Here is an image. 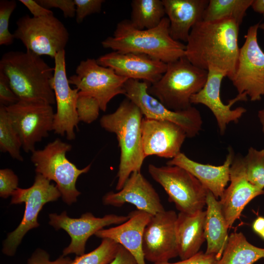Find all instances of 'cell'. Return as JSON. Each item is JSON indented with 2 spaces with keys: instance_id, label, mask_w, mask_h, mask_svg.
I'll return each mask as SVG.
<instances>
[{
  "instance_id": "cell-18",
  "label": "cell",
  "mask_w": 264,
  "mask_h": 264,
  "mask_svg": "<svg viewBox=\"0 0 264 264\" xmlns=\"http://www.w3.org/2000/svg\"><path fill=\"white\" fill-rule=\"evenodd\" d=\"M101 66L112 68L128 79L143 80L152 84L158 81L167 69V64L148 55L113 51L100 56Z\"/></svg>"
},
{
  "instance_id": "cell-39",
  "label": "cell",
  "mask_w": 264,
  "mask_h": 264,
  "mask_svg": "<svg viewBox=\"0 0 264 264\" xmlns=\"http://www.w3.org/2000/svg\"><path fill=\"white\" fill-rule=\"evenodd\" d=\"M73 260L62 255L55 261H50L49 254L45 250L38 248L28 259L27 264H71Z\"/></svg>"
},
{
  "instance_id": "cell-22",
  "label": "cell",
  "mask_w": 264,
  "mask_h": 264,
  "mask_svg": "<svg viewBox=\"0 0 264 264\" xmlns=\"http://www.w3.org/2000/svg\"><path fill=\"white\" fill-rule=\"evenodd\" d=\"M234 156L233 150L229 147L223 164L215 166L196 162L180 152L168 160L166 165H176L186 170L218 199L222 196L230 180V169Z\"/></svg>"
},
{
  "instance_id": "cell-9",
  "label": "cell",
  "mask_w": 264,
  "mask_h": 264,
  "mask_svg": "<svg viewBox=\"0 0 264 264\" xmlns=\"http://www.w3.org/2000/svg\"><path fill=\"white\" fill-rule=\"evenodd\" d=\"M15 39L20 40L26 50L54 59L68 42L69 33L54 14L40 18L23 16L16 22Z\"/></svg>"
},
{
  "instance_id": "cell-43",
  "label": "cell",
  "mask_w": 264,
  "mask_h": 264,
  "mask_svg": "<svg viewBox=\"0 0 264 264\" xmlns=\"http://www.w3.org/2000/svg\"><path fill=\"white\" fill-rule=\"evenodd\" d=\"M252 229L253 231L260 235L264 231V217L259 216L257 217L252 223Z\"/></svg>"
},
{
  "instance_id": "cell-1",
  "label": "cell",
  "mask_w": 264,
  "mask_h": 264,
  "mask_svg": "<svg viewBox=\"0 0 264 264\" xmlns=\"http://www.w3.org/2000/svg\"><path fill=\"white\" fill-rule=\"evenodd\" d=\"M239 26L230 19L198 22L190 31L185 57L195 66L220 72L230 80L239 54Z\"/></svg>"
},
{
  "instance_id": "cell-33",
  "label": "cell",
  "mask_w": 264,
  "mask_h": 264,
  "mask_svg": "<svg viewBox=\"0 0 264 264\" xmlns=\"http://www.w3.org/2000/svg\"><path fill=\"white\" fill-rule=\"evenodd\" d=\"M76 109L79 121L90 124L98 117L100 110L97 100L93 97L78 93Z\"/></svg>"
},
{
  "instance_id": "cell-34",
  "label": "cell",
  "mask_w": 264,
  "mask_h": 264,
  "mask_svg": "<svg viewBox=\"0 0 264 264\" xmlns=\"http://www.w3.org/2000/svg\"><path fill=\"white\" fill-rule=\"evenodd\" d=\"M17 6L14 0L0 1V45H9L15 39L13 34L9 30L10 16Z\"/></svg>"
},
{
  "instance_id": "cell-40",
  "label": "cell",
  "mask_w": 264,
  "mask_h": 264,
  "mask_svg": "<svg viewBox=\"0 0 264 264\" xmlns=\"http://www.w3.org/2000/svg\"><path fill=\"white\" fill-rule=\"evenodd\" d=\"M216 259L214 255L207 254L202 251H199L198 253L188 259L177 262L170 263L167 262L153 264H213Z\"/></svg>"
},
{
  "instance_id": "cell-29",
  "label": "cell",
  "mask_w": 264,
  "mask_h": 264,
  "mask_svg": "<svg viewBox=\"0 0 264 264\" xmlns=\"http://www.w3.org/2000/svg\"><path fill=\"white\" fill-rule=\"evenodd\" d=\"M253 0H210L204 10L202 21L212 22L234 20L240 25Z\"/></svg>"
},
{
  "instance_id": "cell-16",
  "label": "cell",
  "mask_w": 264,
  "mask_h": 264,
  "mask_svg": "<svg viewBox=\"0 0 264 264\" xmlns=\"http://www.w3.org/2000/svg\"><path fill=\"white\" fill-rule=\"evenodd\" d=\"M49 218L50 225L57 230H64L71 238L70 244L63 251V255L66 256L72 253L77 256L84 254L86 243L90 236L105 226L124 222L129 217L112 214L100 218L87 212L79 218H72L65 211L59 215L50 214Z\"/></svg>"
},
{
  "instance_id": "cell-37",
  "label": "cell",
  "mask_w": 264,
  "mask_h": 264,
  "mask_svg": "<svg viewBox=\"0 0 264 264\" xmlns=\"http://www.w3.org/2000/svg\"><path fill=\"white\" fill-rule=\"evenodd\" d=\"M44 7L49 9L58 8L61 9L65 18H73L76 15V7L74 0H37Z\"/></svg>"
},
{
  "instance_id": "cell-6",
  "label": "cell",
  "mask_w": 264,
  "mask_h": 264,
  "mask_svg": "<svg viewBox=\"0 0 264 264\" xmlns=\"http://www.w3.org/2000/svg\"><path fill=\"white\" fill-rule=\"evenodd\" d=\"M71 149L70 144L56 138L44 149L35 150L31 156L36 173L54 181L62 199L68 205L77 201L81 194L76 187L77 180L81 175L88 173L91 166L89 164L80 169L70 162L66 154Z\"/></svg>"
},
{
  "instance_id": "cell-30",
  "label": "cell",
  "mask_w": 264,
  "mask_h": 264,
  "mask_svg": "<svg viewBox=\"0 0 264 264\" xmlns=\"http://www.w3.org/2000/svg\"><path fill=\"white\" fill-rule=\"evenodd\" d=\"M20 139L15 130L5 107L0 105V150L8 153L14 159L22 161Z\"/></svg>"
},
{
  "instance_id": "cell-21",
  "label": "cell",
  "mask_w": 264,
  "mask_h": 264,
  "mask_svg": "<svg viewBox=\"0 0 264 264\" xmlns=\"http://www.w3.org/2000/svg\"><path fill=\"white\" fill-rule=\"evenodd\" d=\"M102 201L104 205L117 207L131 203L152 216L165 210L159 195L141 172L132 173L120 190L108 192Z\"/></svg>"
},
{
  "instance_id": "cell-24",
  "label": "cell",
  "mask_w": 264,
  "mask_h": 264,
  "mask_svg": "<svg viewBox=\"0 0 264 264\" xmlns=\"http://www.w3.org/2000/svg\"><path fill=\"white\" fill-rule=\"evenodd\" d=\"M170 22L172 38L187 42L193 27L202 21L208 0H162Z\"/></svg>"
},
{
  "instance_id": "cell-47",
  "label": "cell",
  "mask_w": 264,
  "mask_h": 264,
  "mask_svg": "<svg viewBox=\"0 0 264 264\" xmlns=\"http://www.w3.org/2000/svg\"><path fill=\"white\" fill-rule=\"evenodd\" d=\"M260 236L264 240V231L260 235Z\"/></svg>"
},
{
  "instance_id": "cell-13",
  "label": "cell",
  "mask_w": 264,
  "mask_h": 264,
  "mask_svg": "<svg viewBox=\"0 0 264 264\" xmlns=\"http://www.w3.org/2000/svg\"><path fill=\"white\" fill-rule=\"evenodd\" d=\"M259 25L250 26L244 36L236 71L230 79L238 94H246L252 101H259L264 95V52L257 39Z\"/></svg>"
},
{
  "instance_id": "cell-45",
  "label": "cell",
  "mask_w": 264,
  "mask_h": 264,
  "mask_svg": "<svg viewBox=\"0 0 264 264\" xmlns=\"http://www.w3.org/2000/svg\"><path fill=\"white\" fill-rule=\"evenodd\" d=\"M258 117L262 126V132L264 134V109L258 111Z\"/></svg>"
},
{
  "instance_id": "cell-3",
  "label": "cell",
  "mask_w": 264,
  "mask_h": 264,
  "mask_svg": "<svg viewBox=\"0 0 264 264\" xmlns=\"http://www.w3.org/2000/svg\"><path fill=\"white\" fill-rule=\"evenodd\" d=\"M169 26V20L165 17L157 26L143 30L134 27L129 20H124L117 24L113 35L101 44L105 48L143 54L168 64L185 57L186 48L172 38Z\"/></svg>"
},
{
  "instance_id": "cell-11",
  "label": "cell",
  "mask_w": 264,
  "mask_h": 264,
  "mask_svg": "<svg viewBox=\"0 0 264 264\" xmlns=\"http://www.w3.org/2000/svg\"><path fill=\"white\" fill-rule=\"evenodd\" d=\"M5 108L26 153L34 151L36 143L53 131L55 113L50 104L20 100Z\"/></svg>"
},
{
  "instance_id": "cell-26",
  "label": "cell",
  "mask_w": 264,
  "mask_h": 264,
  "mask_svg": "<svg viewBox=\"0 0 264 264\" xmlns=\"http://www.w3.org/2000/svg\"><path fill=\"white\" fill-rule=\"evenodd\" d=\"M206 217L204 234L207 242L205 253L213 254L219 259L228 242L229 229L222 213L219 199L208 191L206 198Z\"/></svg>"
},
{
  "instance_id": "cell-12",
  "label": "cell",
  "mask_w": 264,
  "mask_h": 264,
  "mask_svg": "<svg viewBox=\"0 0 264 264\" xmlns=\"http://www.w3.org/2000/svg\"><path fill=\"white\" fill-rule=\"evenodd\" d=\"M128 79L117 74L111 68L100 65L94 59L81 61L75 74L68 78L70 84L80 94L95 98L100 110L105 111L110 101L119 94H124V85Z\"/></svg>"
},
{
  "instance_id": "cell-2",
  "label": "cell",
  "mask_w": 264,
  "mask_h": 264,
  "mask_svg": "<svg viewBox=\"0 0 264 264\" xmlns=\"http://www.w3.org/2000/svg\"><path fill=\"white\" fill-rule=\"evenodd\" d=\"M0 72L8 78L19 101L55 104L51 83L54 67L30 51H10L0 60Z\"/></svg>"
},
{
  "instance_id": "cell-32",
  "label": "cell",
  "mask_w": 264,
  "mask_h": 264,
  "mask_svg": "<svg viewBox=\"0 0 264 264\" xmlns=\"http://www.w3.org/2000/svg\"><path fill=\"white\" fill-rule=\"evenodd\" d=\"M119 244L109 239H103L92 251L77 256L71 264H107L115 257Z\"/></svg>"
},
{
  "instance_id": "cell-31",
  "label": "cell",
  "mask_w": 264,
  "mask_h": 264,
  "mask_svg": "<svg viewBox=\"0 0 264 264\" xmlns=\"http://www.w3.org/2000/svg\"><path fill=\"white\" fill-rule=\"evenodd\" d=\"M247 180L257 187L264 188V149H248L247 154L242 157Z\"/></svg>"
},
{
  "instance_id": "cell-15",
  "label": "cell",
  "mask_w": 264,
  "mask_h": 264,
  "mask_svg": "<svg viewBox=\"0 0 264 264\" xmlns=\"http://www.w3.org/2000/svg\"><path fill=\"white\" fill-rule=\"evenodd\" d=\"M177 216L172 210L152 216L143 235L145 260L153 264L165 263L178 256L176 233Z\"/></svg>"
},
{
  "instance_id": "cell-19",
  "label": "cell",
  "mask_w": 264,
  "mask_h": 264,
  "mask_svg": "<svg viewBox=\"0 0 264 264\" xmlns=\"http://www.w3.org/2000/svg\"><path fill=\"white\" fill-rule=\"evenodd\" d=\"M230 185L219 200L222 213L228 228L239 219L244 208L253 199L264 194V190L247 179L242 157L234 156L230 169Z\"/></svg>"
},
{
  "instance_id": "cell-14",
  "label": "cell",
  "mask_w": 264,
  "mask_h": 264,
  "mask_svg": "<svg viewBox=\"0 0 264 264\" xmlns=\"http://www.w3.org/2000/svg\"><path fill=\"white\" fill-rule=\"evenodd\" d=\"M65 50L59 52L55 57L54 73L51 83L57 111L54 114L53 131L58 134L72 140L75 138V128L79 122L76 109L79 90L71 88L66 76Z\"/></svg>"
},
{
  "instance_id": "cell-27",
  "label": "cell",
  "mask_w": 264,
  "mask_h": 264,
  "mask_svg": "<svg viewBox=\"0 0 264 264\" xmlns=\"http://www.w3.org/2000/svg\"><path fill=\"white\" fill-rule=\"evenodd\" d=\"M264 258V248L250 243L241 232H233L229 236L221 257L213 264H253Z\"/></svg>"
},
{
  "instance_id": "cell-8",
  "label": "cell",
  "mask_w": 264,
  "mask_h": 264,
  "mask_svg": "<svg viewBox=\"0 0 264 264\" xmlns=\"http://www.w3.org/2000/svg\"><path fill=\"white\" fill-rule=\"evenodd\" d=\"M41 174L36 173L33 184L28 188H18L12 193L11 204L24 203L23 218L17 228L9 233L3 242L2 253L8 256L15 255L23 237L30 230L40 224L38 216L44 205L57 200L61 194L56 186Z\"/></svg>"
},
{
  "instance_id": "cell-44",
  "label": "cell",
  "mask_w": 264,
  "mask_h": 264,
  "mask_svg": "<svg viewBox=\"0 0 264 264\" xmlns=\"http://www.w3.org/2000/svg\"><path fill=\"white\" fill-rule=\"evenodd\" d=\"M251 6L255 12L264 16V0H253Z\"/></svg>"
},
{
  "instance_id": "cell-23",
  "label": "cell",
  "mask_w": 264,
  "mask_h": 264,
  "mask_svg": "<svg viewBox=\"0 0 264 264\" xmlns=\"http://www.w3.org/2000/svg\"><path fill=\"white\" fill-rule=\"evenodd\" d=\"M128 217L124 222L108 229H102L95 235L114 241L132 253L137 264H146L142 250V240L144 229L152 215L137 209L131 211Z\"/></svg>"
},
{
  "instance_id": "cell-41",
  "label": "cell",
  "mask_w": 264,
  "mask_h": 264,
  "mask_svg": "<svg viewBox=\"0 0 264 264\" xmlns=\"http://www.w3.org/2000/svg\"><path fill=\"white\" fill-rule=\"evenodd\" d=\"M34 18H40L53 14V12L40 5L36 0H20Z\"/></svg>"
},
{
  "instance_id": "cell-4",
  "label": "cell",
  "mask_w": 264,
  "mask_h": 264,
  "mask_svg": "<svg viewBox=\"0 0 264 264\" xmlns=\"http://www.w3.org/2000/svg\"><path fill=\"white\" fill-rule=\"evenodd\" d=\"M143 115L139 108L128 98L113 112L103 115L101 127L114 133L120 150L116 190H120L130 175L140 172L145 157L142 145Z\"/></svg>"
},
{
  "instance_id": "cell-38",
  "label": "cell",
  "mask_w": 264,
  "mask_h": 264,
  "mask_svg": "<svg viewBox=\"0 0 264 264\" xmlns=\"http://www.w3.org/2000/svg\"><path fill=\"white\" fill-rule=\"evenodd\" d=\"M19 101L12 89L7 77L0 72V105L8 107Z\"/></svg>"
},
{
  "instance_id": "cell-10",
  "label": "cell",
  "mask_w": 264,
  "mask_h": 264,
  "mask_svg": "<svg viewBox=\"0 0 264 264\" xmlns=\"http://www.w3.org/2000/svg\"><path fill=\"white\" fill-rule=\"evenodd\" d=\"M148 87V83L134 79H128L124 85V95L139 108L144 117L175 123L184 130L189 138L199 133L202 120L198 109L192 106L181 111L169 110L149 94Z\"/></svg>"
},
{
  "instance_id": "cell-46",
  "label": "cell",
  "mask_w": 264,
  "mask_h": 264,
  "mask_svg": "<svg viewBox=\"0 0 264 264\" xmlns=\"http://www.w3.org/2000/svg\"><path fill=\"white\" fill-rule=\"evenodd\" d=\"M259 28H261L262 30H263V31H264V23H263L259 25Z\"/></svg>"
},
{
  "instance_id": "cell-7",
  "label": "cell",
  "mask_w": 264,
  "mask_h": 264,
  "mask_svg": "<svg viewBox=\"0 0 264 264\" xmlns=\"http://www.w3.org/2000/svg\"><path fill=\"white\" fill-rule=\"evenodd\" d=\"M148 170L179 212L194 214L203 210L208 190L186 170L176 165L150 164Z\"/></svg>"
},
{
  "instance_id": "cell-28",
  "label": "cell",
  "mask_w": 264,
  "mask_h": 264,
  "mask_svg": "<svg viewBox=\"0 0 264 264\" xmlns=\"http://www.w3.org/2000/svg\"><path fill=\"white\" fill-rule=\"evenodd\" d=\"M131 19L135 28L143 30L157 26L166 14L162 0H133Z\"/></svg>"
},
{
  "instance_id": "cell-35",
  "label": "cell",
  "mask_w": 264,
  "mask_h": 264,
  "mask_svg": "<svg viewBox=\"0 0 264 264\" xmlns=\"http://www.w3.org/2000/svg\"><path fill=\"white\" fill-rule=\"evenodd\" d=\"M76 7V21L81 23L88 16L99 13L104 0H74Z\"/></svg>"
},
{
  "instance_id": "cell-36",
  "label": "cell",
  "mask_w": 264,
  "mask_h": 264,
  "mask_svg": "<svg viewBox=\"0 0 264 264\" xmlns=\"http://www.w3.org/2000/svg\"><path fill=\"white\" fill-rule=\"evenodd\" d=\"M18 176L10 169L0 170V196L6 198L18 188Z\"/></svg>"
},
{
  "instance_id": "cell-17",
  "label": "cell",
  "mask_w": 264,
  "mask_h": 264,
  "mask_svg": "<svg viewBox=\"0 0 264 264\" xmlns=\"http://www.w3.org/2000/svg\"><path fill=\"white\" fill-rule=\"evenodd\" d=\"M186 137L184 130L175 123L143 117L142 145L145 158L156 155L171 159L181 152Z\"/></svg>"
},
{
  "instance_id": "cell-42",
  "label": "cell",
  "mask_w": 264,
  "mask_h": 264,
  "mask_svg": "<svg viewBox=\"0 0 264 264\" xmlns=\"http://www.w3.org/2000/svg\"><path fill=\"white\" fill-rule=\"evenodd\" d=\"M107 264H137V262L132 253L119 244L114 258Z\"/></svg>"
},
{
  "instance_id": "cell-25",
  "label": "cell",
  "mask_w": 264,
  "mask_h": 264,
  "mask_svg": "<svg viewBox=\"0 0 264 264\" xmlns=\"http://www.w3.org/2000/svg\"><path fill=\"white\" fill-rule=\"evenodd\" d=\"M206 211L194 214L179 212L176 223L178 256L181 260L188 259L199 252L206 241L204 223Z\"/></svg>"
},
{
  "instance_id": "cell-20",
  "label": "cell",
  "mask_w": 264,
  "mask_h": 264,
  "mask_svg": "<svg viewBox=\"0 0 264 264\" xmlns=\"http://www.w3.org/2000/svg\"><path fill=\"white\" fill-rule=\"evenodd\" d=\"M207 82L198 92L193 95L190 100L191 104H202L208 108L215 117L219 131L223 135L227 125L231 122H237L246 112V110L240 107L231 109L233 104L238 101H245L248 96L245 93L238 94L234 98L224 104L220 96V86L225 75L219 71L209 70Z\"/></svg>"
},
{
  "instance_id": "cell-5",
  "label": "cell",
  "mask_w": 264,
  "mask_h": 264,
  "mask_svg": "<svg viewBox=\"0 0 264 264\" xmlns=\"http://www.w3.org/2000/svg\"><path fill=\"white\" fill-rule=\"evenodd\" d=\"M208 71L193 65L185 57L167 64V69L148 91L166 108L181 111L192 107L191 97L205 86Z\"/></svg>"
}]
</instances>
